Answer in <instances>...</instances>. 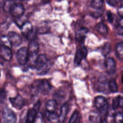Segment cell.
Here are the masks:
<instances>
[{
  "label": "cell",
  "instance_id": "obj_1",
  "mask_svg": "<svg viewBox=\"0 0 123 123\" xmlns=\"http://www.w3.org/2000/svg\"><path fill=\"white\" fill-rule=\"evenodd\" d=\"M34 65L39 74H44L49 70L50 63L45 55L40 54L36 58Z\"/></svg>",
  "mask_w": 123,
  "mask_h": 123
},
{
  "label": "cell",
  "instance_id": "obj_2",
  "mask_svg": "<svg viewBox=\"0 0 123 123\" xmlns=\"http://www.w3.org/2000/svg\"><path fill=\"white\" fill-rule=\"evenodd\" d=\"M22 35L28 40H33L35 37V33L34 32L33 26L31 22L26 21L23 23L20 27Z\"/></svg>",
  "mask_w": 123,
  "mask_h": 123
},
{
  "label": "cell",
  "instance_id": "obj_3",
  "mask_svg": "<svg viewBox=\"0 0 123 123\" xmlns=\"http://www.w3.org/2000/svg\"><path fill=\"white\" fill-rule=\"evenodd\" d=\"M94 105L96 108L102 114L107 113L108 104L106 99L103 96H98L94 99Z\"/></svg>",
  "mask_w": 123,
  "mask_h": 123
},
{
  "label": "cell",
  "instance_id": "obj_4",
  "mask_svg": "<svg viewBox=\"0 0 123 123\" xmlns=\"http://www.w3.org/2000/svg\"><path fill=\"white\" fill-rule=\"evenodd\" d=\"M40 106V101L38 100L35 104L33 108L28 110L27 113L26 123H34V121L38 114Z\"/></svg>",
  "mask_w": 123,
  "mask_h": 123
},
{
  "label": "cell",
  "instance_id": "obj_5",
  "mask_svg": "<svg viewBox=\"0 0 123 123\" xmlns=\"http://www.w3.org/2000/svg\"><path fill=\"white\" fill-rule=\"evenodd\" d=\"M25 12L23 5L21 3H13L10 9L11 14L15 18H20L22 16Z\"/></svg>",
  "mask_w": 123,
  "mask_h": 123
},
{
  "label": "cell",
  "instance_id": "obj_6",
  "mask_svg": "<svg viewBox=\"0 0 123 123\" xmlns=\"http://www.w3.org/2000/svg\"><path fill=\"white\" fill-rule=\"evenodd\" d=\"M2 117L5 123H16V115L14 111L9 108H5L3 109Z\"/></svg>",
  "mask_w": 123,
  "mask_h": 123
},
{
  "label": "cell",
  "instance_id": "obj_7",
  "mask_svg": "<svg viewBox=\"0 0 123 123\" xmlns=\"http://www.w3.org/2000/svg\"><path fill=\"white\" fill-rule=\"evenodd\" d=\"M16 58L20 64L22 65L25 64L28 60L27 48L22 47L18 49L16 53Z\"/></svg>",
  "mask_w": 123,
  "mask_h": 123
},
{
  "label": "cell",
  "instance_id": "obj_8",
  "mask_svg": "<svg viewBox=\"0 0 123 123\" xmlns=\"http://www.w3.org/2000/svg\"><path fill=\"white\" fill-rule=\"evenodd\" d=\"M7 38L10 44L14 47L19 46L22 42L21 36L15 32H9L7 35Z\"/></svg>",
  "mask_w": 123,
  "mask_h": 123
},
{
  "label": "cell",
  "instance_id": "obj_9",
  "mask_svg": "<svg viewBox=\"0 0 123 123\" xmlns=\"http://www.w3.org/2000/svg\"><path fill=\"white\" fill-rule=\"evenodd\" d=\"M0 57L5 61H10L12 58L11 49L5 45H0Z\"/></svg>",
  "mask_w": 123,
  "mask_h": 123
},
{
  "label": "cell",
  "instance_id": "obj_10",
  "mask_svg": "<svg viewBox=\"0 0 123 123\" xmlns=\"http://www.w3.org/2000/svg\"><path fill=\"white\" fill-rule=\"evenodd\" d=\"M39 50L38 44L34 40L30 41L27 48L28 59H33L37 55Z\"/></svg>",
  "mask_w": 123,
  "mask_h": 123
},
{
  "label": "cell",
  "instance_id": "obj_11",
  "mask_svg": "<svg viewBox=\"0 0 123 123\" xmlns=\"http://www.w3.org/2000/svg\"><path fill=\"white\" fill-rule=\"evenodd\" d=\"M51 86L47 80L43 79L38 82L37 90L43 95H47L49 93Z\"/></svg>",
  "mask_w": 123,
  "mask_h": 123
},
{
  "label": "cell",
  "instance_id": "obj_12",
  "mask_svg": "<svg viewBox=\"0 0 123 123\" xmlns=\"http://www.w3.org/2000/svg\"><path fill=\"white\" fill-rule=\"evenodd\" d=\"M106 69L109 74H114L116 71V63L111 58H108L106 61Z\"/></svg>",
  "mask_w": 123,
  "mask_h": 123
},
{
  "label": "cell",
  "instance_id": "obj_13",
  "mask_svg": "<svg viewBox=\"0 0 123 123\" xmlns=\"http://www.w3.org/2000/svg\"><path fill=\"white\" fill-rule=\"evenodd\" d=\"M9 100L13 107L17 109H21L24 106V100L20 95H18L13 98H10Z\"/></svg>",
  "mask_w": 123,
  "mask_h": 123
},
{
  "label": "cell",
  "instance_id": "obj_14",
  "mask_svg": "<svg viewBox=\"0 0 123 123\" xmlns=\"http://www.w3.org/2000/svg\"><path fill=\"white\" fill-rule=\"evenodd\" d=\"M68 110V105L65 103H64L61 107L60 114L59 115V123H63L67 114Z\"/></svg>",
  "mask_w": 123,
  "mask_h": 123
},
{
  "label": "cell",
  "instance_id": "obj_15",
  "mask_svg": "<svg viewBox=\"0 0 123 123\" xmlns=\"http://www.w3.org/2000/svg\"><path fill=\"white\" fill-rule=\"evenodd\" d=\"M88 32V29L86 27H82L80 28L76 32L75 37L76 40L79 42L83 41Z\"/></svg>",
  "mask_w": 123,
  "mask_h": 123
},
{
  "label": "cell",
  "instance_id": "obj_16",
  "mask_svg": "<svg viewBox=\"0 0 123 123\" xmlns=\"http://www.w3.org/2000/svg\"><path fill=\"white\" fill-rule=\"evenodd\" d=\"M46 116L49 121L51 123H59V115L57 113L54 112H49L47 111Z\"/></svg>",
  "mask_w": 123,
  "mask_h": 123
},
{
  "label": "cell",
  "instance_id": "obj_17",
  "mask_svg": "<svg viewBox=\"0 0 123 123\" xmlns=\"http://www.w3.org/2000/svg\"><path fill=\"white\" fill-rule=\"evenodd\" d=\"M57 107V102L54 99L48 100L46 104V109L47 111L54 112Z\"/></svg>",
  "mask_w": 123,
  "mask_h": 123
},
{
  "label": "cell",
  "instance_id": "obj_18",
  "mask_svg": "<svg viewBox=\"0 0 123 123\" xmlns=\"http://www.w3.org/2000/svg\"><path fill=\"white\" fill-rule=\"evenodd\" d=\"M97 31L101 35H106L108 33V29L107 25L103 23H98L96 26Z\"/></svg>",
  "mask_w": 123,
  "mask_h": 123
},
{
  "label": "cell",
  "instance_id": "obj_19",
  "mask_svg": "<svg viewBox=\"0 0 123 123\" xmlns=\"http://www.w3.org/2000/svg\"><path fill=\"white\" fill-rule=\"evenodd\" d=\"M89 121L91 123H101L100 116L97 113H91L89 116Z\"/></svg>",
  "mask_w": 123,
  "mask_h": 123
},
{
  "label": "cell",
  "instance_id": "obj_20",
  "mask_svg": "<svg viewBox=\"0 0 123 123\" xmlns=\"http://www.w3.org/2000/svg\"><path fill=\"white\" fill-rule=\"evenodd\" d=\"M83 58H84V56L81 50V49H78L76 52L75 57H74V63L76 65L80 64Z\"/></svg>",
  "mask_w": 123,
  "mask_h": 123
},
{
  "label": "cell",
  "instance_id": "obj_21",
  "mask_svg": "<svg viewBox=\"0 0 123 123\" xmlns=\"http://www.w3.org/2000/svg\"><path fill=\"white\" fill-rule=\"evenodd\" d=\"M116 53L117 56L120 59H123V42L118 43L116 46Z\"/></svg>",
  "mask_w": 123,
  "mask_h": 123
},
{
  "label": "cell",
  "instance_id": "obj_22",
  "mask_svg": "<svg viewBox=\"0 0 123 123\" xmlns=\"http://www.w3.org/2000/svg\"><path fill=\"white\" fill-rule=\"evenodd\" d=\"M104 2V0H91L90 5L91 7L96 9L101 8Z\"/></svg>",
  "mask_w": 123,
  "mask_h": 123
},
{
  "label": "cell",
  "instance_id": "obj_23",
  "mask_svg": "<svg viewBox=\"0 0 123 123\" xmlns=\"http://www.w3.org/2000/svg\"><path fill=\"white\" fill-rule=\"evenodd\" d=\"M109 87L112 92L118 91V86L114 80H111L109 82Z\"/></svg>",
  "mask_w": 123,
  "mask_h": 123
},
{
  "label": "cell",
  "instance_id": "obj_24",
  "mask_svg": "<svg viewBox=\"0 0 123 123\" xmlns=\"http://www.w3.org/2000/svg\"><path fill=\"white\" fill-rule=\"evenodd\" d=\"M114 121L115 123H123V113L118 112L114 116Z\"/></svg>",
  "mask_w": 123,
  "mask_h": 123
},
{
  "label": "cell",
  "instance_id": "obj_25",
  "mask_svg": "<svg viewBox=\"0 0 123 123\" xmlns=\"http://www.w3.org/2000/svg\"><path fill=\"white\" fill-rule=\"evenodd\" d=\"M111 51V45L109 43H106L102 48V54L106 56Z\"/></svg>",
  "mask_w": 123,
  "mask_h": 123
},
{
  "label": "cell",
  "instance_id": "obj_26",
  "mask_svg": "<svg viewBox=\"0 0 123 123\" xmlns=\"http://www.w3.org/2000/svg\"><path fill=\"white\" fill-rule=\"evenodd\" d=\"M78 115H79L78 111L77 110L75 111L72 114V116H71V118L68 122V123H75L77 119Z\"/></svg>",
  "mask_w": 123,
  "mask_h": 123
},
{
  "label": "cell",
  "instance_id": "obj_27",
  "mask_svg": "<svg viewBox=\"0 0 123 123\" xmlns=\"http://www.w3.org/2000/svg\"><path fill=\"white\" fill-rule=\"evenodd\" d=\"M13 4V3H12V1H11V0H7L6 1V2L4 4V5H3L4 10L5 11H8L9 12L11 7L12 6V5Z\"/></svg>",
  "mask_w": 123,
  "mask_h": 123
},
{
  "label": "cell",
  "instance_id": "obj_28",
  "mask_svg": "<svg viewBox=\"0 0 123 123\" xmlns=\"http://www.w3.org/2000/svg\"><path fill=\"white\" fill-rule=\"evenodd\" d=\"M112 107L114 109H116L119 107V96L115 97L113 99Z\"/></svg>",
  "mask_w": 123,
  "mask_h": 123
},
{
  "label": "cell",
  "instance_id": "obj_29",
  "mask_svg": "<svg viewBox=\"0 0 123 123\" xmlns=\"http://www.w3.org/2000/svg\"><path fill=\"white\" fill-rule=\"evenodd\" d=\"M107 17L108 22L111 24L114 20V17L112 13L111 12V11H108V12H107Z\"/></svg>",
  "mask_w": 123,
  "mask_h": 123
},
{
  "label": "cell",
  "instance_id": "obj_30",
  "mask_svg": "<svg viewBox=\"0 0 123 123\" xmlns=\"http://www.w3.org/2000/svg\"><path fill=\"white\" fill-rule=\"evenodd\" d=\"M107 3L110 6L115 7L118 5L117 0H106Z\"/></svg>",
  "mask_w": 123,
  "mask_h": 123
},
{
  "label": "cell",
  "instance_id": "obj_31",
  "mask_svg": "<svg viewBox=\"0 0 123 123\" xmlns=\"http://www.w3.org/2000/svg\"><path fill=\"white\" fill-rule=\"evenodd\" d=\"M102 13V11L100 10V8L98 9V10L94 12L92 15L95 17H98L101 16Z\"/></svg>",
  "mask_w": 123,
  "mask_h": 123
},
{
  "label": "cell",
  "instance_id": "obj_32",
  "mask_svg": "<svg viewBox=\"0 0 123 123\" xmlns=\"http://www.w3.org/2000/svg\"><path fill=\"white\" fill-rule=\"evenodd\" d=\"M6 98V94L4 91H0V102H2Z\"/></svg>",
  "mask_w": 123,
  "mask_h": 123
},
{
  "label": "cell",
  "instance_id": "obj_33",
  "mask_svg": "<svg viewBox=\"0 0 123 123\" xmlns=\"http://www.w3.org/2000/svg\"><path fill=\"white\" fill-rule=\"evenodd\" d=\"M118 13L122 18H123V6L118 8Z\"/></svg>",
  "mask_w": 123,
  "mask_h": 123
},
{
  "label": "cell",
  "instance_id": "obj_34",
  "mask_svg": "<svg viewBox=\"0 0 123 123\" xmlns=\"http://www.w3.org/2000/svg\"><path fill=\"white\" fill-rule=\"evenodd\" d=\"M119 107L123 108V98L119 96Z\"/></svg>",
  "mask_w": 123,
  "mask_h": 123
},
{
  "label": "cell",
  "instance_id": "obj_35",
  "mask_svg": "<svg viewBox=\"0 0 123 123\" xmlns=\"http://www.w3.org/2000/svg\"><path fill=\"white\" fill-rule=\"evenodd\" d=\"M118 34L119 35H121L123 36V28L122 27L121 29H120L118 31Z\"/></svg>",
  "mask_w": 123,
  "mask_h": 123
},
{
  "label": "cell",
  "instance_id": "obj_36",
  "mask_svg": "<svg viewBox=\"0 0 123 123\" xmlns=\"http://www.w3.org/2000/svg\"><path fill=\"white\" fill-rule=\"evenodd\" d=\"M119 24L121 27L123 28V18H121V19L120 20Z\"/></svg>",
  "mask_w": 123,
  "mask_h": 123
},
{
  "label": "cell",
  "instance_id": "obj_37",
  "mask_svg": "<svg viewBox=\"0 0 123 123\" xmlns=\"http://www.w3.org/2000/svg\"><path fill=\"white\" fill-rule=\"evenodd\" d=\"M101 123H108V122H107V121L106 120L104 119L102 121H101Z\"/></svg>",
  "mask_w": 123,
  "mask_h": 123
},
{
  "label": "cell",
  "instance_id": "obj_38",
  "mask_svg": "<svg viewBox=\"0 0 123 123\" xmlns=\"http://www.w3.org/2000/svg\"><path fill=\"white\" fill-rule=\"evenodd\" d=\"M121 80H122V83H123V75H122V76Z\"/></svg>",
  "mask_w": 123,
  "mask_h": 123
},
{
  "label": "cell",
  "instance_id": "obj_39",
  "mask_svg": "<svg viewBox=\"0 0 123 123\" xmlns=\"http://www.w3.org/2000/svg\"></svg>",
  "mask_w": 123,
  "mask_h": 123
},
{
  "label": "cell",
  "instance_id": "obj_40",
  "mask_svg": "<svg viewBox=\"0 0 123 123\" xmlns=\"http://www.w3.org/2000/svg\"><path fill=\"white\" fill-rule=\"evenodd\" d=\"M0 123H1V122H0Z\"/></svg>",
  "mask_w": 123,
  "mask_h": 123
},
{
  "label": "cell",
  "instance_id": "obj_41",
  "mask_svg": "<svg viewBox=\"0 0 123 123\" xmlns=\"http://www.w3.org/2000/svg\"></svg>",
  "mask_w": 123,
  "mask_h": 123
}]
</instances>
